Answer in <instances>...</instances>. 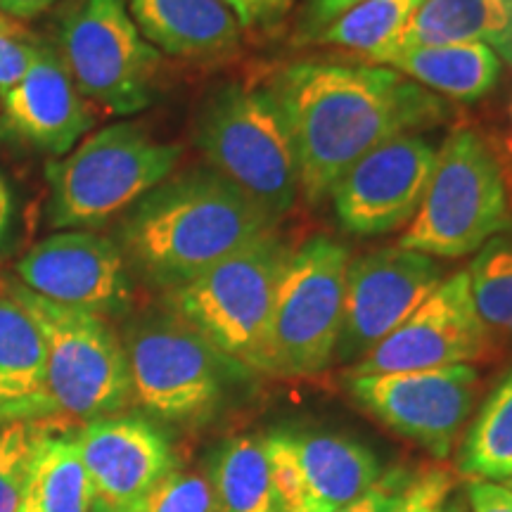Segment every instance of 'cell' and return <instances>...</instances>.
I'll list each match as a JSON object with an SVG mask.
<instances>
[{
	"label": "cell",
	"mask_w": 512,
	"mask_h": 512,
	"mask_svg": "<svg viewBox=\"0 0 512 512\" xmlns=\"http://www.w3.org/2000/svg\"><path fill=\"white\" fill-rule=\"evenodd\" d=\"M444 280L434 256L384 247L349 261L335 361L354 366L399 328Z\"/></svg>",
	"instance_id": "obj_13"
},
{
	"label": "cell",
	"mask_w": 512,
	"mask_h": 512,
	"mask_svg": "<svg viewBox=\"0 0 512 512\" xmlns=\"http://www.w3.org/2000/svg\"><path fill=\"white\" fill-rule=\"evenodd\" d=\"M465 479L505 484L512 479V370L482 403L458 456Z\"/></svg>",
	"instance_id": "obj_26"
},
{
	"label": "cell",
	"mask_w": 512,
	"mask_h": 512,
	"mask_svg": "<svg viewBox=\"0 0 512 512\" xmlns=\"http://www.w3.org/2000/svg\"><path fill=\"white\" fill-rule=\"evenodd\" d=\"M10 226H12V197L8 188H5V183L0 181V249H3L5 240H8Z\"/></svg>",
	"instance_id": "obj_36"
},
{
	"label": "cell",
	"mask_w": 512,
	"mask_h": 512,
	"mask_svg": "<svg viewBox=\"0 0 512 512\" xmlns=\"http://www.w3.org/2000/svg\"><path fill=\"white\" fill-rule=\"evenodd\" d=\"M41 43L27 29L19 27L17 19L0 12V93L10 91L27 76Z\"/></svg>",
	"instance_id": "obj_30"
},
{
	"label": "cell",
	"mask_w": 512,
	"mask_h": 512,
	"mask_svg": "<svg viewBox=\"0 0 512 512\" xmlns=\"http://www.w3.org/2000/svg\"><path fill=\"white\" fill-rule=\"evenodd\" d=\"M252 197L211 169L166 178L121 216L117 245L131 273L171 292L275 230Z\"/></svg>",
	"instance_id": "obj_2"
},
{
	"label": "cell",
	"mask_w": 512,
	"mask_h": 512,
	"mask_svg": "<svg viewBox=\"0 0 512 512\" xmlns=\"http://www.w3.org/2000/svg\"><path fill=\"white\" fill-rule=\"evenodd\" d=\"M505 486H508V489H512V479H510V482H505Z\"/></svg>",
	"instance_id": "obj_38"
},
{
	"label": "cell",
	"mask_w": 512,
	"mask_h": 512,
	"mask_svg": "<svg viewBox=\"0 0 512 512\" xmlns=\"http://www.w3.org/2000/svg\"><path fill=\"white\" fill-rule=\"evenodd\" d=\"M373 64L394 69L439 98L472 102L484 98L501 79L503 62L482 43L413 46L382 55Z\"/></svg>",
	"instance_id": "obj_22"
},
{
	"label": "cell",
	"mask_w": 512,
	"mask_h": 512,
	"mask_svg": "<svg viewBox=\"0 0 512 512\" xmlns=\"http://www.w3.org/2000/svg\"><path fill=\"white\" fill-rule=\"evenodd\" d=\"M477 389L479 373L467 363L349 377V392L363 411L434 458H448L456 448L460 430L475 411Z\"/></svg>",
	"instance_id": "obj_11"
},
{
	"label": "cell",
	"mask_w": 512,
	"mask_h": 512,
	"mask_svg": "<svg viewBox=\"0 0 512 512\" xmlns=\"http://www.w3.org/2000/svg\"><path fill=\"white\" fill-rule=\"evenodd\" d=\"M439 147L422 133L377 145L332 185L339 226L354 235H384L406 228L430 185Z\"/></svg>",
	"instance_id": "obj_14"
},
{
	"label": "cell",
	"mask_w": 512,
	"mask_h": 512,
	"mask_svg": "<svg viewBox=\"0 0 512 512\" xmlns=\"http://www.w3.org/2000/svg\"><path fill=\"white\" fill-rule=\"evenodd\" d=\"M53 3L55 0H0V12H3L5 17L22 22V19L38 17Z\"/></svg>",
	"instance_id": "obj_35"
},
{
	"label": "cell",
	"mask_w": 512,
	"mask_h": 512,
	"mask_svg": "<svg viewBox=\"0 0 512 512\" xmlns=\"http://www.w3.org/2000/svg\"><path fill=\"white\" fill-rule=\"evenodd\" d=\"M55 425V420L0 425V512H17L36 446Z\"/></svg>",
	"instance_id": "obj_28"
},
{
	"label": "cell",
	"mask_w": 512,
	"mask_h": 512,
	"mask_svg": "<svg viewBox=\"0 0 512 512\" xmlns=\"http://www.w3.org/2000/svg\"><path fill=\"white\" fill-rule=\"evenodd\" d=\"M57 420L48 392L46 344L10 287H0V425Z\"/></svg>",
	"instance_id": "obj_21"
},
{
	"label": "cell",
	"mask_w": 512,
	"mask_h": 512,
	"mask_svg": "<svg viewBox=\"0 0 512 512\" xmlns=\"http://www.w3.org/2000/svg\"><path fill=\"white\" fill-rule=\"evenodd\" d=\"M121 344L133 401L155 418L178 425L214 418L235 384L252 373L174 311L136 318L126 325Z\"/></svg>",
	"instance_id": "obj_6"
},
{
	"label": "cell",
	"mask_w": 512,
	"mask_h": 512,
	"mask_svg": "<svg viewBox=\"0 0 512 512\" xmlns=\"http://www.w3.org/2000/svg\"><path fill=\"white\" fill-rule=\"evenodd\" d=\"M138 512H216L207 477L174 470L164 477Z\"/></svg>",
	"instance_id": "obj_29"
},
{
	"label": "cell",
	"mask_w": 512,
	"mask_h": 512,
	"mask_svg": "<svg viewBox=\"0 0 512 512\" xmlns=\"http://www.w3.org/2000/svg\"><path fill=\"white\" fill-rule=\"evenodd\" d=\"M299 157V197L318 207L332 185L387 140L420 133L451 117L448 102L373 62H290L273 76Z\"/></svg>",
	"instance_id": "obj_1"
},
{
	"label": "cell",
	"mask_w": 512,
	"mask_h": 512,
	"mask_svg": "<svg viewBox=\"0 0 512 512\" xmlns=\"http://www.w3.org/2000/svg\"><path fill=\"white\" fill-rule=\"evenodd\" d=\"M264 444L285 512H337L382 477L375 453L339 434L278 430Z\"/></svg>",
	"instance_id": "obj_16"
},
{
	"label": "cell",
	"mask_w": 512,
	"mask_h": 512,
	"mask_svg": "<svg viewBox=\"0 0 512 512\" xmlns=\"http://www.w3.org/2000/svg\"><path fill=\"white\" fill-rule=\"evenodd\" d=\"M349 249L313 235L294 249L275 299L266 375L311 377L335 361L347 292Z\"/></svg>",
	"instance_id": "obj_9"
},
{
	"label": "cell",
	"mask_w": 512,
	"mask_h": 512,
	"mask_svg": "<svg viewBox=\"0 0 512 512\" xmlns=\"http://www.w3.org/2000/svg\"><path fill=\"white\" fill-rule=\"evenodd\" d=\"M278 3H280V5H283V8H285V3H287V0H278Z\"/></svg>",
	"instance_id": "obj_39"
},
{
	"label": "cell",
	"mask_w": 512,
	"mask_h": 512,
	"mask_svg": "<svg viewBox=\"0 0 512 512\" xmlns=\"http://www.w3.org/2000/svg\"><path fill=\"white\" fill-rule=\"evenodd\" d=\"M238 17L242 29H252L256 24H264L283 10L278 0H219Z\"/></svg>",
	"instance_id": "obj_34"
},
{
	"label": "cell",
	"mask_w": 512,
	"mask_h": 512,
	"mask_svg": "<svg viewBox=\"0 0 512 512\" xmlns=\"http://www.w3.org/2000/svg\"><path fill=\"white\" fill-rule=\"evenodd\" d=\"M0 136L50 157H64L91 131L93 112L76 88L60 50L41 43L27 76L0 93Z\"/></svg>",
	"instance_id": "obj_18"
},
{
	"label": "cell",
	"mask_w": 512,
	"mask_h": 512,
	"mask_svg": "<svg viewBox=\"0 0 512 512\" xmlns=\"http://www.w3.org/2000/svg\"><path fill=\"white\" fill-rule=\"evenodd\" d=\"M195 145L211 171L252 197L275 221L297 202V147L268 88L233 81L211 93L197 117Z\"/></svg>",
	"instance_id": "obj_3"
},
{
	"label": "cell",
	"mask_w": 512,
	"mask_h": 512,
	"mask_svg": "<svg viewBox=\"0 0 512 512\" xmlns=\"http://www.w3.org/2000/svg\"><path fill=\"white\" fill-rule=\"evenodd\" d=\"M60 55L86 102L117 117L152 102L162 55L138 31L126 0H79L62 22Z\"/></svg>",
	"instance_id": "obj_10"
},
{
	"label": "cell",
	"mask_w": 512,
	"mask_h": 512,
	"mask_svg": "<svg viewBox=\"0 0 512 512\" xmlns=\"http://www.w3.org/2000/svg\"><path fill=\"white\" fill-rule=\"evenodd\" d=\"M472 299L491 335L512 337V235H498L479 249L470 268Z\"/></svg>",
	"instance_id": "obj_27"
},
{
	"label": "cell",
	"mask_w": 512,
	"mask_h": 512,
	"mask_svg": "<svg viewBox=\"0 0 512 512\" xmlns=\"http://www.w3.org/2000/svg\"><path fill=\"white\" fill-rule=\"evenodd\" d=\"M439 43H482L512 64V0H425L389 53Z\"/></svg>",
	"instance_id": "obj_23"
},
{
	"label": "cell",
	"mask_w": 512,
	"mask_h": 512,
	"mask_svg": "<svg viewBox=\"0 0 512 512\" xmlns=\"http://www.w3.org/2000/svg\"><path fill=\"white\" fill-rule=\"evenodd\" d=\"M491 339L494 335L479 316L465 268L441 280L399 328L349 366V377L472 366L489 354Z\"/></svg>",
	"instance_id": "obj_12"
},
{
	"label": "cell",
	"mask_w": 512,
	"mask_h": 512,
	"mask_svg": "<svg viewBox=\"0 0 512 512\" xmlns=\"http://www.w3.org/2000/svg\"><path fill=\"white\" fill-rule=\"evenodd\" d=\"M510 228L501 162L479 133L456 128L439 147L425 200L403 230L399 247L434 259H460Z\"/></svg>",
	"instance_id": "obj_7"
},
{
	"label": "cell",
	"mask_w": 512,
	"mask_h": 512,
	"mask_svg": "<svg viewBox=\"0 0 512 512\" xmlns=\"http://www.w3.org/2000/svg\"><path fill=\"white\" fill-rule=\"evenodd\" d=\"M467 512H512V489L498 482L467 479Z\"/></svg>",
	"instance_id": "obj_33"
},
{
	"label": "cell",
	"mask_w": 512,
	"mask_h": 512,
	"mask_svg": "<svg viewBox=\"0 0 512 512\" xmlns=\"http://www.w3.org/2000/svg\"><path fill=\"white\" fill-rule=\"evenodd\" d=\"M147 43L185 62H219L242 43L238 17L219 0H126Z\"/></svg>",
	"instance_id": "obj_19"
},
{
	"label": "cell",
	"mask_w": 512,
	"mask_h": 512,
	"mask_svg": "<svg viewBox=\"0 0 512 512\" xmlns=\"http://www.w3.org/2000/svg\"><path fill=\"white\" fill-rule=\"evenodd\" d=\"M8 287L41 330L55 418L91 422L124 411L133 401L131 377L124 344L107 320L48 302L19 283Z\"/></svg>",
	"instance_id": "obj_8"
},
{
	"label": "cell",
	"mask_w": 512,
	"mask_h": 512,
	"mask_svg": "<svg viewBox=\"0 0 512 512\" xmlns=\"http://www.w3.org/2000/svg\"><path fill=\"white\" fill-rule=\"evenodd\" d=\"M72 437L91 484L93 512H138L176 470L174 448L143 418L107 415L83 422Z\"/></svg>",
	"instance_id": "obj_17"
},
{
	"label": "cell",
	"mask_w": 512,
	"mask_h": 512,
	"mask_svg": "<svg viewBox=\"0 0 512 512\" xmlns=\"http://www.w3.org/2000/svg\"><path fill=\"white\" fill-rule=\"evenodd\" d=\"M17 512H93L91 484L72 432L55 425L36 446Z\"/></svg>",
	"instance_id": "obj_25"
},
{
	"label": "cell",
	"mask_w": 512,
	"mask_h": 512,
	"mask_svg": "<svg viewBox=\"0 0 512 512\" xmlns=\"http://www.w3.org/2000/svg\"><path fill=\"white\" fill-rule=\"evenodd\" d=\"M444 512H467V503L460 496H451L444 505Z\"/></svg>",
	"instance_id": "obj_37"
},
{
	"label": "cell",
	"mask_w": 512,
	"mask_h": 512,
	"mask_svg": "<svg viewBox=\"0 0 512 512\" xmlns=\"http://www.w3.org/2000/svg\"><path fill=\"white\" fill-rule=\"evenodd\" d=\"M425 0H306L299 46L351 50L375 62L389 53Z\"/></svg>",
	"instance_id": "obj_20"
},
{
	"label": "cell",
	"mask_w": 512,
	"mask_h": 512,
	"mask_svg": "<svg viewBox=\"0 0 512 512\" xmlns=\"http://www.w3.org/2000/svg\"><path fill=\"white\" fill-rule=\"evenodd\" d=\"M216 512H285L264 437L226 439L209 460Z\"/></svg>",
	"instance_id": "obj_24"
},
{
	"label": "cell",
	"mask_w": 512,
	"mask_h": 512,
	"mask_svg": "<svg viewBox=\"0 0 512 512\" xmlns=\"http://www.w3.org/2000/svg\"><path fill=\"white\" fill-rule=\"evenodd\" d=\"M415 472L408 467H394V470L382 472L373 489H368L358 501L337 512H394L399 505L403 491L413 482Z\"/></svg>",
	"instance_id": "obj_32"
},
{
	"label": "cell",
	"mask_w": 512,
	"mask_h": 512,
	"mask_svg": "<svg viewBox=\"0 0 512 512\" xmlns=\"http://www.w3.org/2000/svg\"><path fill=\"white\" fill-rule=\"evenodd\" d=\"M183 147L152 138L145 128H100L48 166V219L57 230H93L124 216L174 174Z\"/></svg>",
	"instance_id": "obj_4"
},
{
	"label": "cell",
	"mask_w": 512,
	"mask_h": 512,
	"mask_svg": "<svg viewBox=\"0 0 512 512\" xmlns=\"http://www.w3.org/2000/svg\"><path fill=\"white\" fill-rule=\"evenodd\" d=\"M453 489H456L453 472L444 467H427L413 477L394 512H444Z\"/></svg>",
	"instance_id": "obj_31"
},
{
	"label": "cell",
	"mask_w": 512,
	"mask_h": 512,
	"mask_svg": "<svg viewBox=\"0 0 512 512\" xmlns=\"http://www.w3.org/2000/svg\"><path fill=\"white\" fill-rule=\"evenodd\" d=\"M294 249L275 230L169 292L171 311L252 373H266L278 287Z\"/></svg>",
	"instance_id": "obj_5"
},
{
	"label": "cell",
	"mask_w": 512,
	"mask_h": 512,
	"mask_svg": "<svg viewBox=\"0 0 512 512\" xmlns=\"http://www.w3.org/2000/svg\"><path fill=\"white\" fill-rule=\"evenodd\" d=\"M133 273L124 252L93 230H60L19 259L17 283L67 309L114 316L131 306Z\"/></svg>",
	"instance_id": "obj_15"
}]
</instances>
